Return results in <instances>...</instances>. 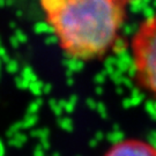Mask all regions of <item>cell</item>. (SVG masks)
Segmentation results:
<instances>
[{"label":"cell","mask_w":156,"mask_h":156,"mask_svg":"<svg viewBox=\"0 0 156 156\" xmlns=\"http://www.w3.org/2000/svg\"><path fill=\"white\" fill-rule=\"evenodd\" d=\"M103 156H156V145L140 138H126L112 144Z\"/></svg>","instance_id":"obj_3"},{"label":"cell","mask_w":156,"mask_h":156,"mask_svg":"<svg viewBox=\"0 0 156 156\" xmlns=\"http://www.w3.org/2000/svg\"><path fill=\"white\" fill-rule=\"evenodd\" d=\"M62 53L76 62L105 58L119 41L129 0H39Z\"/></svg>","instance_id":"obj_1"},{"label":"cell","mask_w":156,"mask_h":156,"mask_svg":"<svg viewBox=\"0 0 156 156\" xmlns=\"http://www.w3.org/2000/svg\"><path fill=\"white\" fill-rule=\"evenodd\" d=\"M131 62L136 87L156 100V14L144 20L132 36Z\"/></svg>","instance_id":"obj_2"}]
</instances>
